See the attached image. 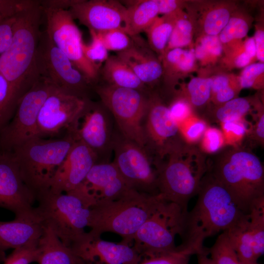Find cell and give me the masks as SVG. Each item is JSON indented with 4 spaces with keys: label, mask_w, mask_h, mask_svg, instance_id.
I'll list each match as a JSON object with an SVG mask.
<instances>
[{
    "label": "cell",
    "mask_w": 264,
    "mask_h": 264,
    "mask_svg": "<svg viewBox=\"0 0 264 264\" xmlns=\"http://www.w3.org/2000/svg\"><path fill=\"white\" fill-rule=\"evenodd\" d=\"M43 14L42 8L37 2L19 12L12 43L0 55V73L9 86L7 107L12 112H15L23 95L40 77L36 56Z\"/></svg>",
    "instance_id": "obj_1"
},
{
    "label": "cell",
    "mask_w": 264,
    "mask_h": 264,
    "mask_svg": "<svg viewBox=\"0 0 264 264\" xmlns=\"http://www.w3.org/2000/svg\"><path fill=\"white\" fill-rule=\"evenodd\" d=\"M197 195L195 206L185 214L177 246L197 255L207 251L203 246L206 238L227 230L246 214L208 169Z\"/></svg>",
    "instance_id": "obj_2"
},
{
    "label": "cell",
    "mask_w": 264,
    "mask_h": 264,
    "mask_svg": "<svg viewBox=\"0 0 264 264\" xmlns=\"http://www.w3.org/2000/svg\"><path fill=\"white\" fill-rule=\"evenodd\" d=\"M209 161L208 170L245 214L264 198V169L259 157L245 147L226 146Z\"/></svg>",
    "instance_id": "obj_3"
},
{
    "label": "cell",
    "mask_w": 264,
    "mask_h": 264,
    "mask_svg": "<svg viewBox=\"0 0 264 264\" xmlns=\"http://www.w3.org/2000/svg\"><path fill=\"white\" fill-rule=\"evenodd\" d=\"M207 154L185 141L156 165L158 193L166 200L188 211L209 167Z\"/></svg>",
    "instance_id": "obj_4"
},
{
    "label": "cell",
    "mask_w": 264,
    "mask_h": 264,
    "mask_svg": "<svg viewBox=\"0 0 264 264\" xmlns=\"http://www.w3.org/2000/svg\"><path fill=\"white\" fill-rule=\"evenodd\" d=\"M163 198L160 194L130 189L116 199L91 207L89 232L99 236L114 233L132 245L135 234Z\"/></svg>",
    "instance_id": "obj_5"
},
{
    "label": "cell",
    "mask_w": 264,
    "mask_h": 264,
    "mask_svg": "<svg viewBox=\"0 0 264 264\" xmlns=\"http://www.w3.org/2000/svg\"><path fill=\"white\" fill-rule=\"evenodd\" d=\"M36 201V209L44 225L65 245L70 247L86 233L94 203L82 183L66 193L43 192L37 196Z\"/></svg>",
    "instance_id": "obj_6"
},
{
    "label": "cell",
    "mask_w": 264,
    "mask_h": 264,
    "mask_svg": "<svg viewBox=\"0 0 264 264\" xmlns=\"http://www.w3.org/2000/svg\"><path fill=\"white\" fill-rule=\"evenodd\" d=\"M76 140L69 133L59 138L34 137L11 153L22 177L36 197L49 190L52 179Z\"/></svg>",
    "instance_id": "obj_7"
},
{
    "label": "cell",
    "mask_w": 264,
    "mask_h": 264,
    "mask_svg": "<svg viewBox=\"0 0 264 264\" xmlns=\"http://www.w3.org/2000/svg\"><path fill=\"white\" fill-rule=\"evenodd\" d=\"M187 211L163 198L135 234L132 246L141 257L176 250L175 238L181 233Z\"/></svg>",
    "instance_id": "obj_8"
},
{
    "label": "cell",
    "mask_w": 264,
    "mask_h": 264,
    "mask_svg": "<svg viewBox=\"0 0 264 264\" xmlns=\"http://www.w3.org/2000/svg\"><path fill=\"white\" fill-rule=\"evenodd\" d=\"M96 92L113 116L120 134L145 149L143 124L148 97L143 91L110 85L97 87Z\"/></svg>",
    "instance_id": "obj_9"
},
{
    "label": "cell",
    "mask_w": 264,
    "mask_h": 264,
    "mask_svg": "<svg viewBox=\"0 0 264 264\" xmlns=\"http://www.w3.org/2000/svg\"><path fill=\"white\" fill-rule=\"evenodd\" d=\"M56 88L40 76L23 95L10 122L0 133V151L12 153L28 140L37 136V122L47 97Z\"/></svg>",
    "instance_id": "obj_10"
},
{
    "label": "cell",
    "mask_w": 264,
    "mask_h": 264,
    "mask_svg": "<svg viewBox=\"0 0 264 264\" xmlns=\"http://www.w3.org/2000/svg\"><path fill=\"white\" fill-rule=\"evenodd\" d=\"M112 161L132 189L151 195L159 194L158 171L147 150L120 133L114 134Z\"/></svg>",
    "instance_id": "obj_11"
},
{
    "label": "cell",
    "mask_w": 264,
    "mask_h": 264,
    "mask_svg": "<svg viewBox=\"0 0 264 264\" xmlns=\"http://www.w3.org/2000/svg\"><path fill=\"white\" fill-rule=\"evenodd\" d=\"M46 19L45 33L49 40L84 75L89 84L97 78L99 69L85 57L82 33L69 10L43 8Z\"/></svg>",
    "instance_id": "obj_12"
},
{
    "label": "cell",
    "mask_w": 264,
    "mask_h": 264,
    "mask_svg": "<svg viewBox=\"0 0 264 264\" xmlns=\"http://www.w3.org/2000/svg\"><path fill=\"white\" fill-rule=\"evenodd\" d=\"M36 58L41 77L65 92L86 98L84 94L89 85L87 80L45 33H41Z\"/></svg>",
    "instance_id": "obj_13"
},
{
    "label": "cell",
    "mask_w": 264,
    "mask_h": 264,
    "mask_svg": "<svg viewBox=\"0 0 264 264\" xmlns=\"http://www.w3.org/2000/svg\"><path fill=\"white\" fill-rule=\"evenodd\" d=\"M149 102L143 124L145 149L162 161L184 142L176 122L171 117L168 106L155 94L148 96Z\"/></svg>",
    "instance_id": "obj_14"
},
{
    "label": "cell",
    "mask_w": 264,
    "mask_h": 264,
    "mask_svg": "<svg viewBox=\"0 0 264 264\" xmlns=\"http://www.w3.org/2000/svg\"><path fill=\"white\" fill-rule=\"evenodd\" d=\"M87 99L56 88L40 110L37 122V136L53 137L63 130L66 132L84 110Z\"/></svg>",
    "instance_id": "obj_15"
},
{
    "label": "cell",
    "mask_w": 264,
    "mask_h": 264,
    "mask_svg": "<svg viewBox=\"0 0 264 264\" xmlns=\"http://www.w3.org/2000/svg\"><path fill=\"white\" fill-rule=\"evenodd\" d=\"M111 120L102 108L87 99L84 110L66 133L92 150L98 162L101 157H108L112 151L114 134Z\"/></svg>",
    "instance_id": "obj_16"
},
{
    "label": "cell",
    "mask_w": 264,
    "mask_h": 264,
    "mask_svg": "<svg viewBox=\"0 0 264 264\" xmlns=\"http://www.w3.org/2000/svg\"><path fill=\"white\" fill-rule=\"evenodd\" d=\"M70 247L85 264H138L141 256L132 245L107 241L86 232Z\"/></svg>",
    "instance_id": "obj_17"
},
{
    "label": "cell",
    "mask_w": 264,
    "mask_h": 264,
    "mask_svg": "<svg viewBox=\"0 0 264 264\" xmlns=\"http://www.w3.org/2000/svg\"><path fill=\"white\" fill-rule=\"evenodd\" d=\"M36 201L22 177L13 154L0 151V207L18 216L32 211Z\"/></svg>",
    "instance_id": "obj_18"
},
{
    "label": "cell",
    "mask_w": 264,
    "mask_h": 264,
    "mask_svg": "<svg viewBox=\"0 0 264 264\" xmlns=\"http://www.w3.org/2000/svg\"><path fill=\"white\" fill-rule=\"evenodd\" d=\"M69 11L74 20H78L89 30L96 32L124 30L127 8L120 1L79 0Z\"/></svg>",
    "instance_id": "obj_19"
},
{
    "label": "cell",
    "mask_w": 264,
    "mask_h": 264,
    "mask_svg": "<svg viewBox=\"0 0 264 264\" xmlns=\"http://www.w3.org/2000/svg\"><path fill=\"white\" fill-rule=\"evenodd\" d=\"M98 161L92 150L83 142L76 141L56 171L49 191L61 194L76 188Z\"/></svg>",
    "instance_id": "obj_20"
},
{
    "label": "cell",
    "mask_w": 264,
    "mask_h": 264,
    "mask_svg": "<svg viewBox=\"0 0 264 264\" xmlns=\"http://www.w3.org/2000/svg\"><path fill=\"white\" fill-rule=\"evenodd\" d=\"M94 205L116 199L131 188L113 162L95 163L82 183Z\"/></svg>",
    "instance_id": "obj_21"
},
{
    "label": "cell",
    "mask_w": 264,
    "mask_h": 264,
    "mask_svg": "<svg viewBox=\"0 0 264 264\" xmlns=\"http://www.w3.org/2000/svg\"><path fill=\"white\" fill-rule=\"evenodd\" d=\"M44 227L36 207L31 212L15 216L12 221H0V252L37 243Z\"/></svg>",
    "instance_id": "obj_22"
},
{
    "label": "cell",
    "mask_w": 264,
    "mask_h": 264,
    "mask_svg": "<svg viewBox=\"0 0 264 264\" xmlns=\"http://www.w3.org/2000/svg\"><path fill=\"white\" fill-rule=\"evenodd\" d=\"M133 37V44L127 50L117 53L116 56L146 86H152L163 75L162 64L137 36Z\"/></svg>",
    "instance_id": "obj_23"
},
{
    "label": "cell",
    "mask_w": 264,
    "mask_h": 264,
    "mask_svg": "<svg viewBox=\"0 0 264 264\" xmlns=\"http://www.w3.org/2000/svg\"><path fill=\"white\" fill-rule=\"evenodd\" d=\"M37 248L38 264H85L48 226L44 225Z\"/></svg>",
    "instance_id": "obj_24"
},
{
    "label": "cell",
    "mask_w": 264,
    "mask_h": 264,
    "mask_svg": "<svg viewBox=\"0 0 264 264\" xmlns=\"http://www.w3.org/2000/svg\"><path fill=\"white\" fill-rule=\"evenodd\" d=\"M124 30L132 37L138 36L149 27L158 17L157 0H129Z\"/></svg>",
    "instance_id": "obj_25"
},
{
    "label": "cell",
    "mask_w": 264,
    "mask_h": 264,
    "mask_svg": "<svg viewBox=\"0 0 264 264\" xmlns=\"http://www.w3.org/2000/svg\"><path fill=\"white\" fill-rule=\"evenodd\" d=\"M103 75L108 85L143 92L146 88L132 70L116 55L109 57L104 63Z\"/></svg>",
    "instance_id": "obj_26"
},
{
    "label": "cell",
    "mask_w": 264,
    "mask_h": 264,
    "mask_svg": "<svg viewBox=\"0 0 264 264\" xmlns=\"http://www.w3.org/2000/svg\"><path fill=\"white\" fill-rule=\"evenodd\" d=\"M248 215L245 214L226 230L229 241L242 264L257 262L247 231Z\"/></svg>",
    "instance_id": "obj_27"
},
{
    "label": "cell",
    "mask_w": 264,
    "mask_h": 264,
    "mask_svg": "<svg viewBox=\"0 0 264 264\" xmlns=\"http://www.w3.org/2000/svg\"><path fill=\"white\" fill-rule=\"evenodd\" d=\"M252 103L246 98L236 97L219 106H215L205 113L206 119L210 122L220 123L231 120L245 118L252 112Z\"/></svg>",
    "instance_id": "obj_28"
},
{
    "label": "cell",
    "mask_w": 264,
    "mask_h": 264,
    "mask_svg": "<svg viewBox=\"0 0 264 264\" xmlns=\"http://www.w3.org/2000/svg\"><path fill=\"white\" fill-rule=\"evenodd\" d=\"M180 12L157 17L145 31L151 48L161 57L166 51L175 21Z\"/></svg>",
    "instance_id": "obj_29"
},
{
    "label": "cell",
    "mask_w": 264,
    "mask_h": 264,
    "mask_svg": "<svg viewBox=\"0 0 264 264\" xmlns=\"http://www.w3.org/2000/svg\"><path fill=\"white\" fill-rule=\"evenodd\" d=\"M248 215L247 231L253 252L258 259L264 252V198L254 203Z\"/></svg>",
    "instance_id": "obj_30"
},
{
    "label": "cell",
    "mask_w": 264,
    "mask_h": 264,
    "mask_svg": "<svg viewBox=\"0 0 264 264\" xmlns=\"http://www.w3.org/2000/svg\"><path fill=\"white\" fill-rule=\"evenodd\" d=\"M213 78H192L178 95L186 99L192 109H200L210 101Z\"/></svg>",
    "instance_id": "obj_31"
},
{
    "label": "cell",
    "mask_w": 264,
    "mask_h": 264,
    "mask_svg": "<svg viewBox=\"0 0 264 264\" xmlns=\"http://www.w3.org/2000/svg\"><path fill=\"white\" fill-rule=\"evenodd\" d=\"M223 45L218 35L203 34L199 38L194 49L196 60L203 65H206L217 60L223 53Z\"/></svg>",
    "instance_id": "obj_32"
},
{
    "label": "cell",
    "mask_w": 264,
    "mask_h": 264,
    "mask_svg": "<svg viewBox=\"0 0 264 264\" xmlns=\"http://www.w3.org/2000/svg\"><path fill=\"white\" fill-rule=\"evenodd\" d=\"M208 251L215 264H242L229 241L226 230L218 236Z\"/></svg>",
    "instance_id": "obj_33"
},
{
    "label": "cell",
    "mask_w": 264,
    "mask_h": 264,
    "mask_svg": "<svg viewBox=\"0 0 264 264\" xmlns=\"http://www.w3.org/2000/svg\"><path fill=\"white\" fill-rule=\"evenodd\" d=\"M231 17V10L225 6H216L207 11L202 22L205 35H218Z\"/></svg>",
    "instance_id": "obj_34"
},
{
    "label": "cell",
    "mask_w": 264,
    "mask_h": 264,
    "mask_svg": "<svg viewBox=\"0 0 264 264\" xmlns=\"http://www.w3.org/2000/svg\"><path fill=\"white\" fill-rule=\"evenodd\" d=\"M193 29L191 22L183 18L180 12L175 21L166 51L174 48H183L189 45L192 42Z\"/></svg>",
    "instance_id": "obj_35"
},
{
    "label": "cell",
    "mask_w": 264,
    "mask_h": 264,
    "mask_svg": "<svg viewBox=\"0 0 264 264\" xmlns=\"http://www.w3.org/2000/svg\"><path fill=\"white\" fill-rule=\"evenodd\" d=\"M225 146H242L251 126L245 118L226 121L220 124Z\"/></svg>",
    "instance_id": "obj_36"
},
{
    "label": "cell",
    "mask_w": 264,
    "mask_h": 264,
    "mask_svg": "<svg viewBox=\"0 0 264 264\" xmlns=\"http://www.w3.org/2000/svg\"><path fill=\"white\" fill-rule=\"evenodd\" d=\"M249 31V24L242 17L231 16L227 24L218 35L222 44H235L244 38Z\"/></svg>",
    "instance_id": "obj_37"
},
{
    "label": "cell",
    "mask_w": 264,
    "mask_h": 264,
    "mask_svg": "<svg viewBox=\"0 0 264 264\" xmlns=\"http://www.w3.org/2000/svg\"><path fill=\"white\" fill-rule=\"evenodd\" d=\"M178 125L183 140L191 145H196L200 141L208 126L206 121L195 114Z\"/></svg>",
    "instance_id": "obj_38"
},
{
    "label": "cell",
    "mask_w": 264,
    "mask_h": 264,
    "mask_svg": "<svg viewBox=\"0 0 264 264\" xmlns=\"http://www.w3.org/2000/svg\"><path fill=\"white\" fill-rule=\"evenodd\" d=\"M91 41L90 44H82L83 54L91 64L99 69L100 66L109 58L108 50L98 32L89 30Z\"/></svg>",
    "instance_id": "obj_39"
},
{
    "label": "cell",
    "mask_w": 264,
    "mask_h": 264,
    "mask_svg": "<svg viewBox=\"0 0 264 264\" xmlns=\"http://www.w3.org/2000/svg\"><path fill=\"white\" fill-rule=\"evenodd\" d=\"M98 33L108 51L120 52L130 48L133 44V37L129 36L122 29Z\"/></svg>",
    "instance_id": "obj_40"
},
{
    "label": "cell",
    "mask_w": 264,
    "mask_h": 264,
    "mask_svg": "<svg viewBox=\"0 0 264 264\" xmlns=\"http://www.w3.org/2000/svg\"><path fill=\"white\" fill-rule=\"evenodd\" d=\"M190 251L177 248L176 250L158 255L142 257L138 264H189Z\"/></svg>",
    "instance_id": "obj_41"
},
{
    "label": "cell",
    "mask_w": 264,
    "mask_h": 264,
    "mask_svg": "<svg viewBox=\"0 0 264 264\" xmlns=\"http://www.w3.org/2000/svg\"><path fill=\"white\" fill-rule=\"evenodd\" d=\"M224 147V138L221 130L208 126L200 140L199 149L206 154H211L219 152Z\"/></svg>",
    "instance_id": "obj_42"
},
{
    "label": "cell",
    "mask_w": 264,
    "mask_h": 264,
    "mask_svg": "<svg viewBox=\"0 0 264 264\" xmlns=\"http://www.w3.org/2000/svg\"><path fill=\"white\" fill-rule=\"evenodd\" d=\"M264 72V63L251 64L243 68L238 78L241 88H257L262 87L260 84L261 77Z\"/></svg>",
    "instance_id": "obj_43"
},
{
    "label": "cell",
    "mask_w": 264,
    "mask_h": 264,
    "mask_svg": "<svg viewBox=\"0 0 264 264\" xmlns=\"http://www.w3.org/2000/svg\"><path fill=\"white\" fill-rule=\"evenodd\" d=\"M37 243L14 249L5 259L4 264H30L36 262L38 255Z\"/></svg>",
    "instance_id": "obj_44"
},
{
    "label": "cell",
    "mask_w": 264,
    "mask_h": 264,
    "mask_svg": "<svg viewBox=\"0 0 264 264\" xmlns=\"http://www.w3.org/2000/svg\"><path fill=\"white\" fill-rule=\"evenodd\" d=\"M168 108L171 117L177 124L194 115L189 102L178 95L171 102Z\"/></svg>",
    "instance_id": "obj_45"
},
{
    "label": "cell",
    "mask_w": 264,
    "mask_h": 264,
    "mask_svg": "<svg viewBox=\"0 0 264 264\" xmlns=\"http://www.w3.org/2000/svg\"><path fill=\"white\" fill-rule=\"evenodd\" d=\"M254 124L250 128L244 139L247 140L253 146H263L264 143V113L263 109L257 110L254 115Z\"/></svg>",
    "instance_id": "obj_46"
},
{
    "label": "cell",
    "mask_w": 264,
    "mask_h": 264,
    "mask_svg": "<svg viewBox=\"0 0 264 264\" xmlns=\"http://www.w3.org/2000/svg\"><path fill=\"white\" fill-rule=\"evenodd\" d=\"M16 15L9 17L0 15V55L9 48L12 43Z\"/></svg>",
    "instance_id": "obj_47"
},
{
    "label": "cell",
    "mask_w": 264,
    "mask_h": 264,
    "mask_svg": "<svg viewBox=\"0 0 264 264\" xmlns=\"http://www.w3.org/2000/svg\"><path fill=\"white\" fill-rule=\"evenodd\" d=\"M27 2V0H0V15L14 16L24 8Z\"/></svg>",
    "instance_id": "obj_48"
},
{
    "label": "cell",
    "mask_w": 264,
    "mask_h": 264,
    "mask_svg": "<svg viewBox=\"0 0 264 264\" xmlns=\"http://www.w3.org/2000/svg\"><path fill=\"white\" fill-rule=\"evenodd\" d=\"M9 93V85L5 78L0 73V133L6 125L4 112Z\"/></svg>",
    "instance_id": "obj_49"
},
{
    "label": "cell",
    "mask_w": 264,
    "mask_h": 264,
    "mask_svg": "<svg viewBox=\"0 0 264 264\" xmlns=\"http://www.w3.org/2000/svg\"><path fill=\"white\" fill-rule=\"evenodd\" d=\"M159 14L174 15L180 12L181 3L176 0H157Z\"/></svg>",
    "instance_id": "obj_50"
},
{
    "label": "cell",
    "mask_w": 264,
    "mask_h": 264,
    "mask_svg": "<svg viewBox=\"0 0 264 264\" xmlns=\"http://www.w3.org/2000/svg\"><path fill=\"white\" fill-rule=\"evenodd\" d=\"M238 81V80H234L225 75H220L213 78L211 95Z\"/></svg>",
    "instance_id": "obj_51"
},
{
    "label": "cell",
    "mask_w": 264,
    "mask_h": 264,
    "mask_svg": "<svg viewBox=\"0 0 264 264\" xmlns=\"http://www.w3.org/2000/svg\"><path fill=\"white\" fill-rule=\"evenodd\" d=\"M78 1L79 0H40V2L44 8L66 9L70 8Z\"/></svg>",
    "instance_id": "obj_52"
},
{
    "label": "cell",
    "mask_w": 264,
    "mask_h": 264,
    "mask_svg": "<svg viewBox=\"0 0 264 264\" xmlns=\"http://www.w3.org/2000/svg\"><path fill=\"white\" fill-rule=\"evenodd\" d=\"M256 48V58L260 61L264 62V32L262 29H257L253 37Z\"/></svg>",
    "instance_id": "obj_53"
},
{
    "label": "cell",
    "mask_w": 264,
    "mask_h": 264,
    "mask_svg": "<svg viewBox=\"0 0 264 264\" xmlns=\"http://www.w3.org/2000/svg\"><path fill=\"white\" fill-rule=\"evenodd\" d=\"M252 60L245 51L243 44L235 53L233 57V64L238 68H244L250 64Z\"/></svg>",
    "instance_id": "obj_54"
},
{
    "label": "cell",
    "mask_w": 264,
    "mask_h": 264,
    "mask_svg": "<svg viewBox=\"0 0 264 264\" xmlns=\"http://www.w3.org/2000/svg\"><path fill=\"white\" fill-rule=\"evenodd\" d=\"M243 46L245 51L249 55L252 60L256 58V48L253 37L247 38L243 43Z\"/></svg>",
    "instance_id": "obj_55"
},
{
    "label": "cell",
    "mask_w": 264,
    "mask_h": 264,
    "mask_svg": "<svg viewBox=\"0 0 264 264\" xmlns=\"http://www.w3.org/2000/svg\"><path fill=\"white\" fill-rule=\"evenodd\" d=\"M208 251L197 254L198 264H215L212 259L208 257Z\"/></svg>",
    "instance_id": "obj_56"
},
{
    "label": "cell",
    "mask_w": 264,
    "mask_h": 264,
    "mask_svg": "<svg viewBox=\"0 0 264 264\" xmlns=\"http://www.w3.org/2000/svg\"><path fill=\"white\" fill-rule=\"evenodd\" d=\"M258 264L257 262H255V263H251V264Z\"/></svg>",
    "instance_id": "obj_57"
},
{
    "label": "cell",
    "mask_w": 264,
    "mask_h": 264,
    "mask_svg": "<svg viewBox=\"0 0 264 264\" xmlns=\"http://www.w3.org/2000/svg\"><path fill=\"white\" fill-rule=\"evenodd\" d=\"M4 253H0V256H1Z\"/></svg>",
    "instance_id": "obj_58"
}]
</instances>
